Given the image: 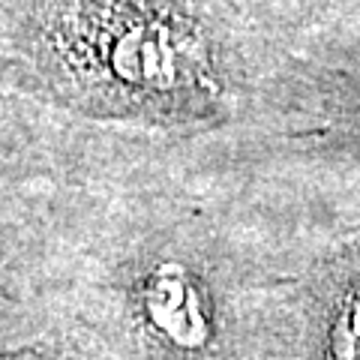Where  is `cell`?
<instances>
[{
    "mask_svg": "<svg viewBox=\"0 0 360 360\" xmlns=\"http://www.w3.org/2000/svg\"><path fill=\"white\" fill-rule=\"evenodd\" d=\"M189 25L153 0H51L37 15L33 49L39 70L87 105L160 103L172 90L217 94Z\"/></svg>",
    "mask_w": 360,
    "mask_h": 360,
    "instance_id": "cell-1",
    "label": "cell"
},
{
    "mask_svg": "<svg viewBox=\"0 0 360 360\" xmlns=\"http://www.w3.org/2000/svg\"><path fill=\"white\" fill-rule=\"evenodd\" d=\"M0 360H54V357H45V354H30V352H25V354H0Z\"/></svg>",
    "mask_w": 360,
    "mask_h": 360,
    "instance_id": "cell-2",
    "label": "cell"
}]
</instances>
